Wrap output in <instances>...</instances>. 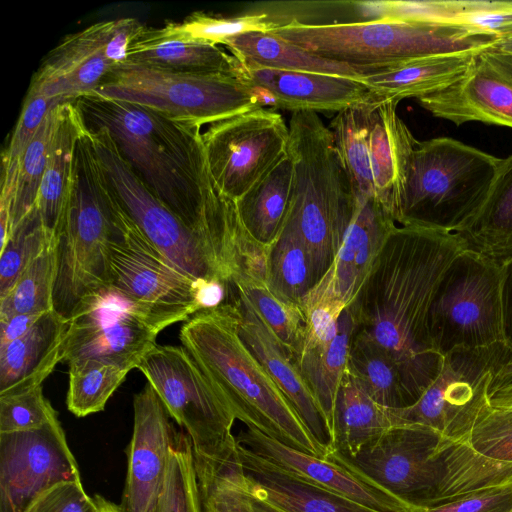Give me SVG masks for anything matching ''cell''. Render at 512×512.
Returning a JSON list of instances; mask_svg holds the SVG:
<instances>
[{
    "label": "cell",
    "mask_w": 512,
    "mask_h": 512,
    "mask_svg": "<svg viewBox=\"0 0 512 512\" xmlns=\"http://www.w3.org/2000/svg\"><path fill=\"white\" fill-rule=\"evenodd\" d=\"M468 249L458 233L419 223L396 225L348 306L356 333L395 363L410 405L441 370L444 356L430 334L431 307L447 270Z\"/></svg>",
    "instance_id": "6da1fadb"
},
{
    "label": "cell",
    "mask_w": 512,
    "mask_h": 512,
    "mask_svg": "<svg viewBox=\"0 0 512 512\" xmlns=\"http://www.w3.org/2000/svg\"><path fill=\"white\" fill-rule=\"evenodd\" d=\"M179 339L236 420L288 447L326 457V451L242 339L234 303L198 311L182 325Z\"/></svg>",
    "instance_id": "7a4b0ae2"
},
{
    "label": "cell",
    "mask_w": 512,
    "mask_h": 512,
    "mask_svg": "<svg viewBox=\"0 0 512 512\" xmlns=\"http://www.w3.org/2000/svg\"><path fill=\"white\" fill-rule=\"evenodd\" d=\"M74 103L86 127L107 129L149 188L197 231L206 165L202 128L142 105L93 93Z\"/></svg>",
    "instance_id": "3957f363"
},
{
    "label": "cell",
    "mask_w": 512,
    "mask_h": 512,
    "mask_svg": "<svg viewBox=\"0 0 512 512\" xmlns=\"http://www.w3.org/2000/svg\"><path fill=\"white\" fill-rule=\"evenodd\" d=\"M116 233L114 197L85 130L76 145L54 241L53 310L65 319L110 292V248Z\"/></svg>",
    "instance_id": "277c9868"
},
{
    "label": "cell",
    "mask_w": 512,
    "mask_h": 512,
    "mask_svg": "<svg viewBox=\"0 0 512 512\" xmlns=\"http://www.w3.org/2000/svg\"><path fill=\"white\" fill-rule=\"evenodd\" d=\"M288 127L294 176L284 225L303 239L320 280L342 245L357 197L333 134L317 112H292Z\"/></svg>",
    "instance_id": "5b68a950"
},
{
    "label": "cell",
    "mask_w": 512,
    "mask_h": 512,
    "mask_svg": "<svg viewBox=\"0 0 512 512\" xmlns=\"http://www.w3.org/2000/svg\"><path fill=\"white\" fill-rule=\"evenodd\" d=\"M270 32L369 75L415 58L492 47L498 39L452 25L386 19L324 24L291 19L273 24Z\"/></svg>",
    "instance_id": "8992f818"
},
{
    "label": "cell",
    "mask_w": 512,
    "mask_h": 512,
    "mask_svg": "<svg viewBox=\"0 0 512 512\" xmlns=\"http://www.w3.org/2000/svg\"><path fill=\"white\" fill-rule=\"evenodd\" d=\"M501 158L449 137L418 141L407 171L399 224L457 232L485 200Z\"/></svg>",
    "instance_id": "52a82bcc"
},
{
    "label": "cell",
    "mask_w": 512,
    "mask_h": 512,
    "mask_svg": "<svg viewBox=\"0 0 512 512\" xmlns=\"http://www.w3.org/2000/svg\"><path fill=\"white\" fill-rule=\"evenodd\" d=\"M398 103L372 92L337 112L329 127L356 197L375 199L396 223L418 142L398 116Z\"/></svg>",
    "instance_id": "ba28073f"
},
{
    "label": "cell",
    "mask_w": 512,
    "mask_h": 512,
    "mask_svg": "<svg viewBox=\"0 0 512 512\" xmlns=\"http://www.w3.org/2000/svg\"><path fill=\"white\" fill-rule=\"evenodd\" d=\"M92 93L142 105L199 128L261 108L242 67L237 73H201L126 61Z\"/></svg>",
    "instance_id": "9c48e42d"
},
{
    "label": "cell",
    "mask_w": 512,
    "mask_h": 512,
    "mask_svg": "<svg viewBox=\"0 0 512 512\" xmlns=\"http://www.w3.org/2000/svg\"><path fill=\"white\" fill-rule=\"evenodd\" d=\"M111 191L127 216L168 260L198 280H220L229 287L233 275L218 250L188 226L136 173L107 129H88Z\"/></svg>",
    "instance_id": "30bf717a"
},
{
    "label": "cell",
    "mask_w": 512,
    "mask_h": 512,
    "mask_svg": "<svg viewBox=\"0 0 512 512\" xmlns=\"http://www.w3.org/2000/svg\"><path fill=\"white\" fill-rule=\"evenodd\" d=\"M114 203L117 233L110 248V291L158 332L187 321L201 310L199 291L205 280L191 277L168 260L142 234L115 197Z\"/></svg>",
    "instance_id": "8fae6325"
},
{
    "label": "cell",
    "mask_w": 512,
    "mask_h": 512,
    "mask_svg": "<svg viewBox=\"0 0 512 512\" xmlns=\"http://www.w3.org/2000/svg\"><path fill=\"white\" fill-rule=\"evenodd\" d=\"M506 267L474 250L463 252L447 270L430 312L435 350L509 345L503 290Z\"/></svg>",
    "instance_id": "7c38bea8"
},
{
    "label": "cell",
    "mask_w": 512,
    "mask_h": 512,
    "mask_svg": "<svg viewBox=\"0 0 512 512\" xmlns=\"http://www.w3.org/2000/svg\"><path fill=\"white\" fill-rule=\"evenodd\" d=\"M137 369L185 429L193 452L218 459L237 455L236 418L183 346L156 344Z\"/></svg>",
    "instance_id": "4fadbf2b"
},
{
    "label": "cell",
    "mask_w": 512,
    "mask_h": 512,
    "mask_svg": "<svg viewBox=\"0 0 512 512\" xmlns=\"http://www.w3.org/2000/svg\"><path fill=\"white\" fill-rule=\"evenodd\" d=\"M511 358L509 345L449 351L420 398L410 406L393 408L400 425L424 426L449 440L466 442L490 406L488 389L494 372Z\"/></svg>",
    "instance_id": "5bb4252c"
},
{
    "label": "cell",
    "mask_w": 512,
    "mask_h": 512,
    "mask_svg": "<svg viewBox=\"0 0 512 512\" xmlns=\"http://www.w3.org/2000/svg\"><path fill=\"white\" fill-rule=\"evenodd\" d=\"M146 25L133 17L97 22L65 36L42 60L28 93L75 101L98 88Z\"/></svg>",
    "instance_id": "9a60e30c"
},
{
    "label": "cell",
    "mask_w": 512,
    "mask_h": 512,
    "mask_svg": "<svg viewBox=\"0 0 512 512\" xmlns=\"http://www.w3.org/2000/svg\"><path fill=\"white\" fill-rule=\"evenodd\" d=\"M201 139L216 188L236 201L287 153L289 127L273 109L256 108L208 125Z\"/></svg>",
    "instance_id": "2e32d148"
},
{
    "label": "cell",
    "mask_w": 512,
    "mask_h": 512,
    "mask_svg": "<svg viewBox=\"0 0 512 512\" xmlns=\"http://www.w3.org/2000/svg\"><path fill=\"white\" fill-rule=\"evenodd\" d=\"M438 432L420 425L391 428L354 457L325 458L381 487L414 509L433 505L439 481Z\"/></svg>",
    "instance_id": "e0dca14e"
},
{
    "label": "cell",
    "mask_w": 512,
    "mask_h": 512,
    "mask_svg": "<svg viewBox=\"0 0 512 512\" xmlns=\"http://www.w3.org/2000/svg\"><path fill=\"white\" fill-rule=\"evenodd\" d=\"M81 480L58 418L43 427L0 433V512H26L45 490Z\"/></svg>",
    "instance_id": "ac0fdd59"
},
{
    "label": "cell",
    "mask_w": 512,
    "mask_h": 512,
    "mask_svg": "<svg viewBox=\"0 0 512 512\" xmlns=\"http://www.w3.org/2000/svg\"><path fill=\"white\" fill-rule=\"evenodd\" d=\"M158 333L110 291L70 320L62 361L95 359L132 370L156 345Z\"/></svg>",
    "instance_id": "d6986e66"
},
{
    "label": "cell",
    "mask_w": 512,
    "mask_h": 512,
    "mask_svg": "<svg viewBox=\"0 0 512 512\" xmlns=\"http://www.w3.org/2000/svg\"><path fill=\"white\" fill-rule=\"evenodd\" d=\"M417 101L456 126L481 122L512 128V56L485 48L454 83Z\"/></svg>",
    "instance_id": "ffe728a7"
},
{
    "label": "cell",
    "mask_w": 512,
    "mask_h": 512,
    "mask_svg": "<svg viewBox=\"0 0 512 512\" xmlns=\"http://www.w3.org/2000/svg\"><path fill=\"white\" fill-rule=\"evenodd\" d=\"M134 422L127 447V476L120 512H157L170 448L176 438L171 416L147 382L134 395Z\"/></svg>",
    "instance_id": "44dd1931"
},
{
    "label": "cell",
    "mask_w": 512,
    "mask_h": 512,
    "mask_svg": "<svg viewBox=\"0 0 512 512\" xmlns=\"http://www.w3.org/2000/svg\"><path fill=\"white\" fill-rule=\"evenodd\" d=\"M237 443L286 472L314 485L346 496L379 512H413L406 502L326 458L313 456L246 426L235 435Z\"/></svg>",
    "instance_id": "7402d4cb"
},
{
    "label": "cell",
    "mask_w": 512,
    "mask_h": 512,
    "mask_svg": "<svg viewBox=\"0 0 512 512\" xmlns=\"http://www.w3.org/2000/svg\"><path fill=\"white\" fill-rule=\"evenodd\" d=\"M240 63L242 75L256 92L262 108L337 113L372 95L360 79Z\"/></svg>",
    "instance_id": "603a6c76"
},
{
    "label": "cell",
    "mask_w": 512,
    "mask_h": 512,
    "mask_svg": "<svg viewBox=\"0 0 512 512\" xmlns=\"http://www.w3.org/2000/svg\"><path fill=\"white\" fill-rule=\"evenodd\" d=\"M235 292L232 303L238 309L242 339L289 400L310 435L328 455L333 442L331 428L298 367L246 296Z\"/></svg>",
    "instance_id": "cb8c5ba5"
},
{
    "label": "cell",
    "mask_w": 512,
    "mask_h": 512,
    "mask_svg": "<svg viewBox=\"0 0 512 512\" xmlns=\"http://www.w3.org/2000/svg\"><path fill=\"white\" fill-rule=\"evenodd\" d=\"M396 221L375 199L357 197L352 221L328 271L319 280L348 307L357 296Z\"/></svg>",
    "instance_id": "d4e9b609"
},
{
    "label": "cell",
    "mask_w": 512,
    "mask_h": 512,
    "mask_svg": "<svg viewBox=\"0 0 512 512\" xmlns=\"http://www.w3.org/2000/svg\"><path fill=\"white\" fill-rule=\"evenodd\" d=\"M238 455L252 495L279 511L379 512L298 478L239 444Z\"/></svg>",
    "instance_id": "484cf974"
},
{
    "label": "cell",
    "mask_w": 512,
    "mask_h": 512,
    "mask_svg": "<svg viewBox=\"0 0 512 512\" xmlns=\"http://www.w3.org/2000/svg\"><path fill=\"white\" fill-rule=\"evenodd\" d=\"M70 320L53 309L20 338L0 348V395L42 385L62 361Z\"/></svg>",
    "instance_id": "4316f807"
},
{
    "label": "cell",
    "mask_w": 512,
    "mask_h": 512,
    "mask_svg": "<svg viewBox=\"0 0 512 512\" xmlns=\"http://www.w3.org/2000/svg\"><path fill=\"white\" fill-rule=\"evenodd\" d=\"M481 50L415 58L396 67L363 76L360 80L376 95L397 102L406 98L418 100L454 83Z\"/></svg>",
    "instance_id": "83f0119b"
},
{
    "label": "cell",
    "mask_w": 512,
    "mask_h": 512,
    "mask_svg": "<svg viewBox=\"0 0 512 512\" xmlns=\"http://www.w3.org/2000/svg\"><path fill=\"white\" fill-rule=\"evenodd\" d=\"M127 61L201 73H237L241 70L240 61L218 45L167 35L160 28L148 26L130 46Z\"/></svg>",
    "instance_id": "f1b7e54d"
},
{
    "label": "cell",
    "mask_w": 512,
    "mask_h": 512,
    "mask_svg": "<svg viewBox=\"0 0 512 512\" xmlns=\"http://www.w3.org/2000/svg\"><path fill=\"white\" fill-rule=\"evenodd\" d=\"M400 426L393 408L373 400L345 371L337 393L332 421V450L354 457L363 447Z\"/></svg>",
    "instance_id": "f546056e"
},
{
    "label": "cell",
    "mask_w": 512,
    "mask_h": 512,
    "mask_svg": "<svg viewBox=\"0 0 512 512\" xmlns=\"http://www.w3.org/2000/svg\"><path fill=\"white\" fill-rule=\"evenodd\" d=\"M455 233L470 250L504 267L512 262V154L501 159L482 205Z\"/></svg>",
    "instance_id": "4dcf8cb0"
},
{
    "label": "cell",
    "mask_w": 512,
    "mask_h": 512,
    "mask_svg": "<svg viewBox=\"0 0 512 512\" xmlns=\"http://www.w3.org/2000/svg\"><path fill=\"white\" fill-rule=\"evenodd\" d=\"M75 101L58 106V119L35 207L55 238L72 174L76 145L85 130Z\"/></svg>",
    "instance_id": "1f68e13d"
},
{
    "label": "cell",
    "mask_w": 512,
    "mask_h": 512,
    "mask_svg": "<svg viewBox=\"0 0 512 512\" xmlns=\"http://www.w3.org/2000/svg\"><path fill=\"white\" fill-rule=\"evenodd\" d=\"M293 176L294 164L287 151L243 196L234 201L248 233L266 247L272 246L284 227Z\"/></svg>",
    "instance_id": "d6a6232c"
},
{
    "label": "cell",
    "mask_w": 512,
    "mask_h": 512,
    "mask_svg": "<svg viewBox=\"0 0 512 512\" xmlns=\"http://www.w3.org/2000/svg\"><path fill=\"white\" fill-rule=\"evenodd\" d=\"M224 46L240 62L262 67L338 75L354 79L369 75L365 70L312 54L270 31L235 36L228 39Z\"/></svg>",
    "instance_id": "836d02e7"
},
{
    "label": "cell",
    "mask_w": 512,
    "mask_h": 512,
    "mask_svg": "<svg viewBox=\"0 0 512 512\" xmlns=\"http://www.w3.org/2000/svg\"><path fill=\"white\" fill-rule=\"evenodd\" d=\"M355 331L354 317L346 307L340 315L337 334L331 344L324 347L303 346L294 359L331 431L337 393L347 368Z\"/></svg>",
    "instance_id": "e575fe53"
},
{
    "label": "cell",
    "mask_w": 512,
    "mask_h": 512,
    "mask_svg": "<svg viewBox=\"0 0 512 512\" xmlns=\"http://www.w3.org/2000/svg\"><path fill=\"white\" fill-rule=\"evenodd\" d=\"M193 456L201 512H254L252 492L238 452L229 459L195 452Z\"/></svg>",
    "instance_id": "d590c367"
},
{
    "label": "cell",
    "mask_w": 512,
    "mask_h": 512,
    "mask_svg": "<svg viewBox=\"0 0 512 512\" xmlns=\"http://www.w3.org/2000/svg\"><path fill=\"white\" fill-rule=\"evenodd\" d=\"M318 281L312 256L303 239L292 227L284 225L269 247L268 288L280 299L300 305Z\"/></svg>",
    "instance_id": "8d00e7d4"
},
{
    "label": "cell",
    "mask_w": 512,
    "mask_h": 512,
    "mask_svg": "<svg viewBox=\"0 0 512 512\" xmlns=\"http://www.w3.org/2000/svg\"><path fill=\"white\" fill-rule=\"evenodd\" d=\"M346 372L377 403L388 408L409 406L395 363L361 335L352 339Z\"/></svg>",
    "instance_id": "74e56055"
},
{
    "label": "cell",
    "mask_w": 512,
    "mask_h": 512,
    "mask_svg": "<svg viewBox=\"0 0 512 512\" xmlns=\"http://www.w3.org/2000/svg\"><path fill=\"white\" fill-rule=\"evenodd\" d=\"M68 410L77 417L104 410L107 401L122 384L127 368L95 359L68 363Z\"/></svg>",
    "instance_id": "f35d334b"
},
{
    "label": "cell",
    "mask_w": 512,
    "mask_h": 512,
    "mask_svg": "<svg viewBox=\"0 0 512 512\" xmlns=\"http://www.w3.org/2000/svg\"><path fill=\"white\" fill-rule=\"evenodd\" d=\"M253 305L264 324L294 360L306 329V317L300 305L284 301L264 281L243 280L234 285Z\"/></svg>",
    "instance_id": "ab89813d"
},
{
    "label": "cell",
    "mask_w": 512,
    "mask_h": 512,
    "mask_svg": "<svg viewBox=\"0 0 512 512\" xmlns=\"http://www.w3.org/2000/svg\"><path fill=\"white\" fill-rule=\"evenodd\" d=\"M54 278L53 242L0 296V319L16 314L39 315L52 310Z\"/></svg>",
    "instance_id": "60d3db41"
},
{
    "label": "cell",
    "mask_w": 512,
    "mask_h": 512,
    "mask_svg": "<svg viewBox=\"0 0 512 512\" xmlns=\"http://www.w3.org/2000/svg\"><path fill=\"white\" fill-rule=\"evenodd\" d=\"M59 105L47 115L20 160L10 212L11 234L35 207L56 129Z\"/></svg>",
    "instance_id": "b9f144b4"
},
{
    "label": "cell",
    "mask_w": 512,
    "mask_h": 512,
    "mask_svg": "<svg viewBox=\"0 0 512 512\" xmlns=\"http://www.w3.org/2000/svg\"><path fill=\"white\" fill-rule=\"evenodd\" d=\"M55 238L34 208L0 249V296L4 295Z\"/></svg>",
    "instance_id": "7bdbcfd3"
},
{
    "label": "cell",
    "mask_w": 512,
    "mask_h": 512,
    "mask_svg": "<svg viewBox=\"0 0 512 512\" xmlns=\"http://www.w3.org/2000/svg\"><path fill=\"white\" fill-rule=\"evenodd\" d=\"M273 25L267 13L241 16H213L201 11L193 12L181 21H168L160 30L167 35L190 38L214 45L224 43L235 36L250 32H266Z\"/></svg>",
    "instance_id": "ee69618b"
},
{
    "label": "cell",
    "mask_w": 512,
    "mask_h": 512,
    "mask_svg": "<svg viewBox=\"0 0 512 512\" xmlns=\"http://www.w3.org/2000/svg\"><path fill=\"white\" fill-rule=\"evenodd\" d=\"M157 512H201L192 442L187 433L178 432L170 448Z\"/></svg>",
    "instance_id": "f6af8a7d"
},
{
    "label": "cell",
    "mask_w": 512,
    "mask_h": 512,
    "mask_svg": "<svg viewBox=\"0 0 512 512\" xmlns=\"http://www.w3.org/2000/svg\"><path fill=\"white\" fill-rule=\"evenodd\" d=\"M65 102L69 101L26 93L8 146L2 153V177L17 178L20 160L43 121L54 107Z\"/></svg>",
    "instance_id": "bcb514c9"
},
{
    "label": "cell",
    "mask_w": 512,
    "mask_h": 512,
    "mask_svg": "<svg viewBox=\"0 0 512 512\" xmlns=\"http://www.w3.org/2000/svg\"><path fill=\"white\" fill-rule=\"evenodd\" d=\"M57 418V412L43 394L42 385L0 395V433L40 428Z\"/></svg>",
    "instance_id": "7dc6e473"
},
{
    "label": "cell",
    "mask_w": 512,
    "mask_h": 512,
    "mask_svg": "<svg viewBox=\"0 0 512 512\" xmlns=\"http://www.w3.org/2000/svg\"><path fill=\"white\" fill-rule=\"evenodd\" d=\"M466 443L487 458L512 463V409L490 405L478 419Z\"/></svg>",
    "instance_id": "c3c4849f"
},
{
    "label": "cell",
    "mask_w": 512,
    "mask_h": 512,
    "mask_svg": "<svg viewBox=\"0 0 512 512\" xmlns=\"http://www.w3.org/2000/svg\"><path fill=\"white\" fill-rule=\"evenodd\" d=\"M448 24L500 37L512 32V12L499 1H459V10Z\"/></svg>",
    "instance_id": "681fc988"
},
{
    "label": "cell",
    "mask_w": 512,
    "mask_h": 512,
    "mask_svg": "<svg viewBox=\"0 0 512 512\" xmlns=\"http://www.w3.org/2000/svg\"><path fill=\"white\" fill-rule=\"evenodd\" d=\"M26 512H98V506L94 497L85 492L81 480H70L45 490Z\"/></svg>",
    "instance_id": "f907efd6"
},
{
    "label": "cell",
    "mask_w": 512,
    "mask_h": 512,
    "mask_svg": "<svg viewBox=\"0 0 512 512\" xmlns=\"http://www.w3.org/2000/svg\"><path fill=\"white\" fill-rule=\"evenodd\" d=\"M413 512H512V483L479 490Z\"/></svg>",
    "instance_id": "816d5d0a"
},
{
    "label": "cell",
    "mask_w": 512,
    "mask_h": 512,
    "mask_svg": "<svg viewBox=\"0 0 512 512\" xmlns=\"http://www.w3.org/2000/svg\"><path fill=\"white\" fill-rule=\"evenodd\" d=\"M488 399L494 408L512 409V358L494 372L488 389Z\"/></svg>",
    "instance_id": "f5cc1de1"
},
{
    "label": "cell",
    "mask_w": 512,
    "mask_h": 512,
    "mask_svg": "<svg viewBox=\"0 0 512 512\" xmlns=\"http://www.w3.org/2000/svg\"><path fill=\"white\" fill-rule=\"evenodd\" d=\"M41 315L16 314L0 319V348L23 336Z\"/></svg>",
    "instance_id": "db71d44e"
},
{
    "label": "cell",
    "mask_w": 512,
    "mask_h": 512,
    "mask_svg": "<svg viewBox=\"0 0 512 512\" xmlns=\"http://www.w3.org/2000/svg\"><path fill=\"white\" fill-rule=\"evenodd\" d=\"M503 301L507 341L512 348V262L506 266Z\"/></svg>",
    "instance_id": "11a10c76"
},
{
    "label": "cell",
    "mask_w": 512,
    "mask_h": 512,
    "mask_svg": "<svg viewBox=\"0 0 512 512\" xmlns=\"http://www.w3.org/2000/svg\"><path fill=\"white\" fill-rule=\"evenodd\" d=\"M492 47L501 53L512 56V32L498 37Z\"/></svg>",
    "instance_id": "9f6ffc18"
},
{
    "label": "cell",
    "mask_w": 512,
    "mask_h": 512,
    "mask_svg": "<svg viewBox=\"0 0 512 512\" xmlns=\"http://www.w3.org/2000/svg\"><path fill=\"white\" fill-rule=\"evenodd\" d=\"M94 499L98 506V512H120L119 505L105 499L101 495H95Z\"/></svg>",
    "instance_id": "6f0895ef"
},
{
    "label": "cell",
    "mask_w": 512,
    "mask_h": 512,
    "mask_svg": "<svg viewBox=\"0 0 512 512\" xmlns=\"http://www.w3.org/2000/svg\"><path fill=\"white\" fill-rule=\"evenodd\" d=\"M253 496V495H252ZM254 512H282L253 496Z\"/></svg>",
    "instance_id": "680465c9"
},
{
    "label": "cell",
    "mask_w": 512,
    "mask_h": 512,
    "mask_svg": "<svg viewBox=\"0 0 512 512\" xmlns=\"http://www.w3.org/2000/svg\"><path fill=\"white\" fill-rule=\"evenodd\" d=\"M502 8L512 12V1H499Z\"/></svg>",
    "instance_id": "91938a15"
}]
</instances>
